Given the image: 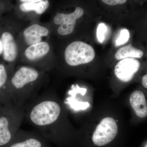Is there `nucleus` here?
<instances>
[{
    "mask_svg": "<svg viewBox=\"0 0 147 147\" xmlns=\"http://www.w3.org/2000/svg\"><path fill=\"white\" fill-rule=\"evenodd\" d=\"M84 12L83 9L78 7L72 13H57L54 18V22L56 25H60L58 29V33L61 35L71 33L74 30L76 20L82 17Z\"/></svg>",
    "mask_w": 147,
    "mask_h": 147,
    "instance_id": "5",
    "label": "nucleus"
},
{
    "mask_svg": "<svg viewBox=\"0 0 147 147\" xmlns=\"http://www.w3.org/2000/svg\"><path fill=\"white\" fill-rule=\"evenodd\" d=\"M1 109H0V111H1Z\"/></svg>",
    "mask_w": 147,
    "mask_h": 147,
    "instance_id": "23",
    "label": "nucleus"
},
{
    "mask_svg": "<svg viewBox=\"0 0 147 147\" xmlns=\"http://www.w3.org/2000/svg\"><path fill=\"white\" fill-rule=\"evenodd\" d=\"M50 5L48 1H40L37 3H23L20 6L21 11L25 12L34 11L38 14H40L44 13L47 10Z\"/></svg>",
    "mask_w": 147,
    "mask_h": 147,
    "instance_id": "13",
    "label": "nucleus"
},
{
    "mask_svg": "<svg viewBox=\"0 0 147 147\" xmlns=\"http://www.w3.org/2000/svg\"><path fill=\"white\" fill-rule=\"evenodd\" d=\"M102 2L110 5H115L117 4H123L126 3V0H102Z\"/></svg>",
    "mask_w": 147,
    "mask_h": 147,
    "instance_id": "19",
    "label": "nucleus"
},
{
    "mask_svg": "<svg viewBox=\"0 0 147 147\" xmlns=\"http://www.w3.org/2000/svg\"><path fill=\"white\" fill-rule=\"evenodd\" d=\"M140 64L134 58H127L119 62L116 65L115 73L117 77L122 82H129L139 70Z\"/></svg>",
    "mask_w": 147,
    "mask_h": 147,
    "instance_id": "6",
    "label": "nucleus"
},
{
    "mask_svg": "<svg viewBox=\"0 0 147 147\" xmlns=\"http://www.w3.org/2000/svg\"><path fill=\"white\" fill-rule=\"evenodd\" d=\"M130 34L129 32L127 29L122 30L120 33L119 36L115 42V46L119 47L127 43L129 39Z\"/></svg>",
    "mask_w": 147,
    "mask_h": 147,
    "instance_id": "16",
    "label": "nucleus"
},
{
    "mask_svg": "<svg viewBox=\"0 0 147 147\" xmlns=\"http://www.w3.org/2000/svg\"><path fill=\"white\" fill-rule=\"evenodd\" d=\"M7 79V75L4 66L0 64V89L5 85Z\"/></svg>",
    "mask_w": 147,
    "mask_h": 147,
    "instance_id": "18",
    "label": "nucleus"
},
{
    "mask_svg": "<svg viewBox=\"0 0 147 147\" xmlns=\"http://www.w3.org/2000/svg\"><path fill=\"white\" fill-rule=\"evenodd\" d=\"M107 31V26L105 24L101 23L98 25L96 31V36L100 43H102L105 40V34Z\"/></svg>",
    "mask_w": 147,
    "mask_h": 147,
    "instance_id": "17",
    "label": "nucleus"
},
{
    "mask_svg": "<svg viewBox=\"0 0 147 147\" xmlns=\"http://www.w3.org/2000/svg\"><path fill=\"white\" fill-rule=\"evenodd\" d=\"M40 1V0H22V1H21L23 3H30L38 2H39Z\"/></svg>",
    "mask_w": 147,
    "mask_h": 147,
    "instance_id": "21",
    "label": "nucleus"
},
{
    "mask_svg": "<svg viewBox=\"0 0 147 147\" xmlns=\"http://www.w3.org/2000/svg\"><path fill=\"white\" fill-rule=\"evenodd\" d=\"M42 143L39 139L34 136H30L24 141L14 143L10 147H42Z\"/></svg>",
    "mask_w": 147,
    "mask_h": 147,
    "instance_id": "14",
    "label": "nucleus"
},
{
    "mask_svg": "<svg viewBox=\"0 0 147 147\" xmlns=\"http://www.w3.org/2000/svg\"><path fill=\"white\" fill-rule=\"evenodd\" d=\"M20 106L6 105L0 111V146L9 143L15 136L24 118Z\"/></svg>",
    "mask_w": 147,
    "mask_h": 147,
    "instance_id": "2",
    "label": "nucleus"
},
{
    "mask_svg": "<svg viewBox=\"0 0 147 147\" xmlns=\"http://www.w3.org/2000/svg\"><path fill=\"white\" fill-rule=\"evenodd\" d=\"M143 51L138 50L129 44L120 48L116 53L115 57L118 60L127 57L140 58L143 56Z\"/></svg>",
    "mask_w": 147,
    "mask_h": 147,
    "instance_id": "12",
    "label": "nucleus"
},
{
    "mask_svg": "<svg viewBox=\"0 0 147 147\" xmlns=\"http://www.w3.org/2000/svg\"><path fill=\"white\" fill-rule=\"evenodd\" d=\"M4 59L8 62L15 60L17 57V47L13 36L8 32H4L2 34Z\"/></svg>",
    "mask_w": 147,
    "mask_h": 147,
    "instance_id": "8",
    "label": "nucleus"
},
{
    "mask_svg": "<svg viewBox=\"0 0 147 147\" xmlns=\"http://www.w3.org/2000/svg\"><path fill=\"white\" fill-rule=\"evenodd\" d=\"M95 55L94 50L92 46L79 41L70 43L65 52L66 62L73 66L90 63L94 59Z\"/></svg>",
    "mask_w": 147,
    "mask_h": 147,
    "instance_id": "3",
    "label": "nucleus"
},
{
    "mask_svg": "<svg viewBox=\"0 0 147 147\" xmlns=\"http://www.w3.org/2000/svg\"><path fill=\"white\" fill-rule=\"evenodd\" d=\"M66 102L71 108L76 111L85 110L90 107V103L88 102L79 101L73 98L69 97L67 98Z\"/></svg>",
    "mask_w": 147,
    "mask_h": 147,
    "instance_id": "15",
    "label": "nucleus"
},
{
    "mask_svg": "<svg viewBox=\"0 0 147 147\" xmlns=\"http://www.w3.org/2000/svg\"><path fill=\"white\" fill-rule=\"evenodd\" d=\"M129 101L131 107L138 117L143 118L146 117V100L144 94L142 92L137 90L133 92L129 98Z\"/></svg>",
    "mask_w": 147,
    "mask_h": 147,
    "instance_id": "10",
    "label": "nucleus"
},
{
    "mask_svg": "<svg viewBox=\"0 0 147 147\" xmlns=\"http://www.w3.org/2000/svg\"><path fill=\"white\" fill-rule=\"evenodd\" d=\"M3 44L1 40H0V55L3 53Z\"/></svg>",
    "mask_w": 147,
    "mask_h": 147,
    "instance_id": "22",
    "label": "nucleus"
},
{
    "mask_svg": "<svg viewBox=\"0 0 147 147\" xmlns=\"http://www.w3.org/2000/svg\"><path fill=\"white\" fill-rule=\"evenodd\" d=\"M142 84L145 88H147V74L143 76L142 80Z\"/></svg>",
    "mask_w": 147,
    "mask_h": 147,
    "instance_id": "20",
    "label": "nucleus"
},
{
    "mask_svg": "<svg viewBox=\"0 0 147 147\" xmlns=\"http://www.w3.org/2000/svg\"><path fill=\"white\" fill-rule=\"evenodd\" d=\"M118 131L117 125L113 118L102 119L97 125L92 137V141L97 146L110 144L115 138Z\"/></svg>",
    "mask_w": 147,
    "mask_h": 147,
    "instance_id": "4",
    "label": "nucleus"
},
{
    "mask_svg": "<svg viewBox=\"0 0 147 147\" xmlns=\"http://www.w3.org/2000/svg\"><path fill=\"white\" fill-rule=\"evenodd\" d=\"M50 49V46L47 42H40L29 46L25 54L30 60H35L47 55Z\"/></svg>",
    "mask_w": 147,
    "mask_h": 147,
    "instance_id": "11",
    "label": "nucleus"
},
{
    "mask_svg": "<svg viewBox=\"0 0 147 147\" xmlns=\"http://www.w3.org/2000/svg\"><path fill=\"white\" fill-rule=\"evenodd\" d=\"M49 32V30L45 27L34 24L27 28L24 35L27 44L31 45L40 42L41 37L47 36Z\"/></svg>",
    "mask_w": 147,
    "mask_h": 147,
    "instance_id": "9",
    "label": "nucleus"
},
{
    "mask_svg": "<svg viewBox=\"0 0 147 147\" xmlns=\"http://www.w3.org/2000/svg\"><path fill=\"white\" fill-rule=\"evenodd\" d=\"M35 69L23 67L16 71L11 79V84L16 90H21L27 85L35 82L39 77Z\"/></svg>",
    "mask_w": 147,
    "mask_h": 147,
    "instance_id": "7",
    "label": "nucleus"
},
{
    "mask_svg": "<svg viewBox=\"0 0 147 147\" xmlns=\"http://www.w3.org/2000/svg\"><path fill=\"white\" fill-rule=\"evenodd\" d=\"M61 113V106L57 102L47 99L39 100L29 109L28 118L33 126L47 135Z\"/></svg>",
    "mask_w": 147,
    "mask_h": 147,
    "instance_id": "1",
    "label": "nucleus"
}]
</instances>
